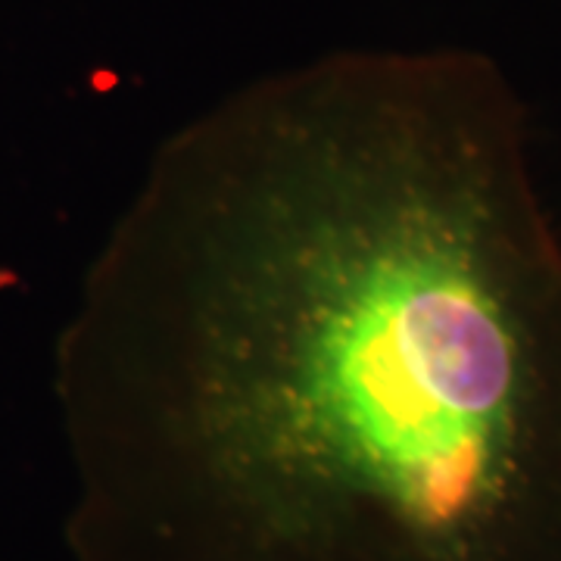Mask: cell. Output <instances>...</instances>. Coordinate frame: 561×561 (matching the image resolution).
Returning <instances> with one entry per match:
<instances>
[{"instance_id": "6da1fadb", "label": "cell", "mask_w": 561, "mask_h": 561, "mask_svg": "<svg viewBox=\"0 0 561 561\" xmlns=\"http://www.w3.org/2000/svg\"><path fill=\"white\" fill-rule=\"evenodd\" d=\"M79 561H561V234L474 50H337L157 150L60 350Z\"/></svg>"}]
</instances>
